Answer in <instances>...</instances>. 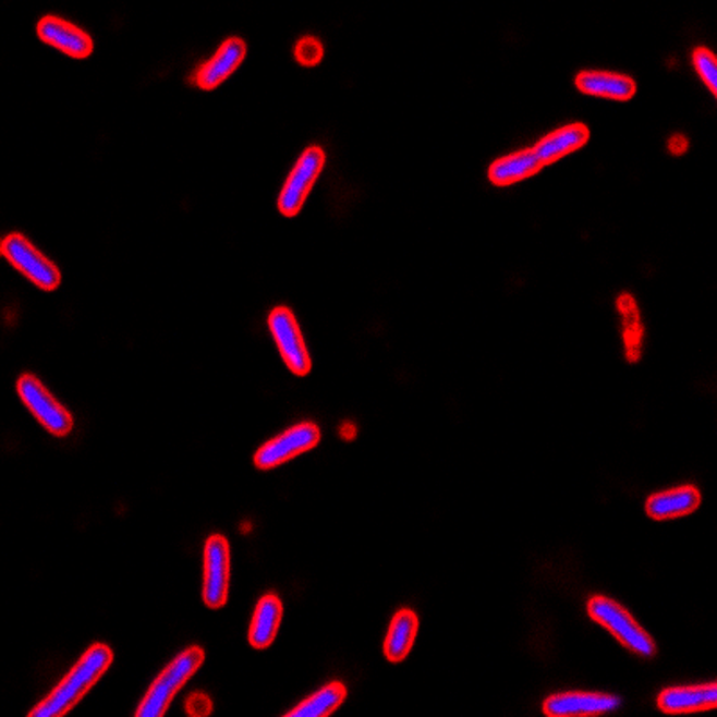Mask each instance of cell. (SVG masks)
Wrapping results in <instances>:
<instances>
[{"instance_id": "obj_1", "label": "cell", "mask_w": 717, "mask_h": 717, "mask_svg": "<svg viewBox=\"0 0 717 717\" xmlns=\"http://www.w3.org/2000/svg\"><path fill=\"white\" fill-rule=\"evenodd\" d=\"M113 663V652L107 644H94L88 647L83 657L77 660L76 666L66 672L49 696L44 697L33 710L31 717H60L71 713L77 703L86 696L102 675L110 669Z\"/></svg>"}, {"instance_id": "obj_2", "label": "cell", "mask_w": 717, "mask_h": 717, "mask_svg": "<svg viewBox=\"0 0 717 717\" xmlns=\"http://www.w3.org/2000/svg\"><path fill=\"white\" fill-rule=\"evenodd\" d=\"M203 663H205V652L199 646L189 647L180 653L151 683V688L138 705L137 717L163 716L178 691L193 678Z\"/></svg>"}, {"instance_id": "obj_3", "label": "cell", "mask_w": 717, "mask_h": 717, "mask_svg": "<svg viewBox=\"0 0 717 717\" xmlns=\"http://www.w3.org/2000/svg\"><path fill=\"white\" fill-rule=\"evenodd\" d=\"M586 610H588L592 621L607 628L608 632L616 636L622 646L632 649L636 655L649 658L657 653V646L652 636L647 635L646 630L633 619L627 608L621 607L610 597H592L586 605Z\"/></svg>"}, {"instance_id": "obj_4", "label": "cell", "mask_w": 717, "mask_h": 717, "mask_svg": "<svg viewBox=\"0 0 717 717\" xmlns=\"http://www.w3.org/2000/svg\"><path fill=\"white\" fill-rule=\"evenodd\" d=\"M0 252L4 255L5 260L29 282L35 283L36 288L44 291H56L61 285V271L54 263L36 248L29 239L24 238L22 233H10L4 241L0 243Z\"/></svg>"}, {"instance_id": "obj_5", "label": "cell", "mask_w": 717, "mask_h": 717, "mask_svg": "<svg viewBox=\"0 0 717 717\" xmlns=\"http://www.w3.org/2000/svg\"><path fill=\"white\" fill-rule=\"evenodd\" d=\"M16 391L44 429L58 438L71 435L74 429L72 414L41 385L40 379H36L33 374H24L16 382Z\"/></svg>"}, {"instance_id": "obj_6", "label": "cell", "mask_w": 717, "mask_h": 717, "mask_svg": "<svg viewBox=\"0 0 717 717\" xmlns=\"http://www.w3.org/2000/svg\"><path fill=\"white\" fill-rule=\"evenodd\" d=\"M325 162L327 157L321 147L311 146L302 153L278 196V210L282 216L294 218L302 210L314 183L324 171Z\"/></svg>"}, {"instance_id": "obj_7", "label": "cell", "mask_w": 717, "mask_h": 717, "mask_svg": "<svg viewBox=\"0 0 717 717\" xmlns=\"http://www.w3.org/2000/svg\"><path fill=\"white\" fill-rule=\"evenodd\" d=\"M269 330L277 343L278 352L282 355L283 363L294 375L305 377L313 368V361L308 355L304 333L300 330L299 321L293 311L289 307H275L269 313Z\"/></svg>"}, {"instance_id": "obj_8", "label": "cell", "mask_w": 717, "mask_h": 717, "mask_svg": "<svg viewBox=\"0 0 717 717\" xmlns=\"http://www.w3.org/2000/svg\"><path fill=\"white\" fill-rule=\"evenodd\" d=\"M319 440H321V430H319L318 425L313 424V422L294 425L282 435H278L274 440L264 443L255 452L253 463L258 470L277 469V466L294 460L296 455L316 449Z\"/></svg>"}, {"instance_id": "obj_9", "label": "cell", "mask_w": 717, "mask_h": 717, "mask_svg": "<svg viewBox=\"0 0 717 717\" xmlns=\"http://www.w3.org/2000/svg\"><path fill=\"white\" fill-rule=\"evenodd\" d=\"M230 544L222 535L208 536L205 544V578H203V601L208 608L218 610L228 601L230 588Z\"/></svg>"}, {"instance_id": "obj_10", "label": "cell", "mask_w": 717, "mask_h": 717, "mask_svg": "<svg viewBox=\"0 0 717 717\" xmlns=\"http://www.w3.org/2000/svg\"><path fill=\"white\" fill-rule=\"evenodd\" d=\"M36 35L47 46L54 47L63 54L85 60L94 52V40L82 27L74 26L60 16L47 15L38 22Z\"/></svg>"}, {"instance_id": "obj_11", "label": "cell", "mask_w": 717, "mask_h": 717, "mask_svg": "<svg viewBox=\"0 0 717 717\" xmlns=\"http://www.w3.org/2000/svg\"><path fill=\"white\" fill-rule=\"evenodd\" d=\"M621 700L603 692H560L544 702V713L551 717L599 716L611 713Z\"/></svg>"}, {"instance_id": "obj_12", "label": "cell", "mask_w": 717, "mask_h": 717, "mask_svg": "<svg viewBox=\"0 0 717 717\" xmlns=\"http://www.w3.org/2000/svg\"><path fill=\"white\" fill-rule=\"evenodd\" d=\"M246 52L248 47L244 40L235 36L228 38L222 41L219 51L194 72V83L202 90H216L222 82H227L228 77L232 76L233 72L238 71L246 58Z\"/></svg>"}, {"instance_id": "obj_13", "label": "cell", "mask_w": 717, "mask_h": 717, "mask_svg": "<svg viewBox=\"0 0 717 717\" xmlns=\"http://www.w3.org/2000/svg\"><path fill=\"white\" fill-rule=\"evenodd\" d=\"M716 683L666 689L658 696V708L666 714L705 713L716 708Z\"/></svg>"}, {"instance_id": "obj_14", "label": "cell", "mask_w": 717, "mask_h": 717, "mask_svg": "<svg viewBox=\"0 0 717 717\" xmlns=\"http://www.w3.org/2000/svg\"><path fill=\"white\" fill-rule=\"evenodd\" d=\"M702 505V494L694 486H680L675 490L658 491L646 500L647 515L653 521H669L691 515Z\"/></svg>"}, {"instance_id": "obj_15", "label": "cell", "mask_w": 717, "mask_h": 717, "mask_svg": "<svg viewBox=\"0 0 717 717\" xmlns=\"http://www.w3.org/2000/svg\"><path fill=\"white\" fill-rule=\"evenodd\" d=\"M588 138H591V130L581 122H574V124L560 127V130L546 135L533 147V151L536 153L542 166H551V163L558 162L567 155L581 149L588 142Z\"/></svg>"}, {"instance_id": "obj_16", "label": "cell", "mask_w": 717, "mask_h": 717, "mask_svg": "<svg viewBox=\"0 0 717 717\" xmlns=\"http://www.w3.org/2000/svg\"><path fill=\"white\" fill-rule=\"evenodd\" d=\"M578 90L586 96L605 97L611 101H630L636 94L632 77L613 72L583 71L576 76Z\"/></svg>"}, {"instance_id": "obj_17", "label": "cell", "mask_w": 717, "mask_h": 717, "mask_svg": "<svg viewBox=\"0 0 717 717\" xmlns=\"http://www.w3.org/2000/svg\"><path fill=\"white\" fill-rule=\"evenodd\" d=\"M282 616V601L277 594H266L260 597V601L253 611L252 624H250L248 639L252 647L266 649L274 644Z\"/></svg>"}, {"instance_id": "obj_18", "label": "cell", "mask_w": 717, "mask_h": 717, "mask_svg": "<svg viewBox=\"0 0 717 717\" xmlns=\"http://www.w3.org/2000/svg\"><path fill=\"white\" fill-rule=\"evenodd\" d=\"M542 167L544 166L533 149H522V151L497 158L488 169V178L497 187H508V185L535 177Z\"/></svg>"}, {"instance_id": "obj_19", "label": "cell", "mask_w": 717, "mask_h": 717, "mask_svg": "<svg viewBox=\"0 0 717 717\" xmlns=\"http://www.w3.org/2000/svg\"><path fill=\"white\" fill-rule=\"evenodd\" d=\"M418 635V617L410 608L397 611L389 624L385 641V657L389 663L399 664L408 658Z\"/></svg>"}, {"instance_id": "obj_20", "label": "cell", "mask_w": 717, "mask_h": 717, "mask_svg": "<svg viewBox=\"0 0 717 717\" xmlns=\"http://www.w3.org/2000/svg\"><path fill=\"white\" fill-rule=\"evenodd\" d=\"M347 697V688L341 682L325 685L321 691L314 692L313 696L300 703L299 707L289 710V717H321L330 716L343 705Z\"/></svg>"}, {"instance_id": "obj_21", "label": "cell", "mask_w": 717, "mask_h": 717, "mask_svg": "<svg viewBox=\"0 0 717 717\" xmlns=\"http://www.w3.org/2000/svg\"><path fill=\"white\" fill-rule=\"evenodd\" d=\"M617 308L621 311L622 321H624V343H627L628 361L636 363L641 358L642 339H644L639 308H636L635 300L630 294H622L621 299L617 300Z\"/></svg>"}, {"instance_id": "obj_22", "label": "cell", "mask_w": 717, "mask_h": 717, "mask_svg": "<svg viewBox=\"0 0 717 717\" xmlns=\"http://www.w3.org/2000/svg\"><path fill=\"white\" fill-rule=\"evenodd\" d=\"M692 63L710 94L717 96V61L714 52L708 51L707 47H696L692 52Z\"/></svg>"}, {"instance_id": "obj_23", "label": "cell", "mask_w": 717, "mask_h": 717, "mask_svg": "<svg viewBox=\"0 0 717 717\" xmlns=\"http://www.w3.org/2000/svg\"><path fill=\"white\" fill-rule=\"evenodd\" d=\"M325 49L321 41L314 36H305L294 47V58L299 61L300 65L316 66L324 60Z\"/></svg>"}, {"instance_id": "obj_24", "label": "cell", "mask_w": 717, "mask_h": 717, "mask_svg": "<svg viewBox=\"0 0 717 717\" xmlns=\"http://www.w3.org/2000/svg\"><path fill=\"white\" fill-rule=\"evenodd\" d=\"M187 713L193 714V716H207V714L212 713V703L205 694L196 692V694L189 697Z\"/></svg>"}, {"instance_id": "obj_25", "label": "cell", "mask_w": 717, "mask_h": 717, "mask_svg": "<svg viewBox=\"0 0 717 717\" xmlns=\"http://www.w3.org/2000/svg\"><path fill=\"white\" fill-rule=\"evenodd\" d=\"M689 149V142L688 138L682 137V135H675V137L669 141V151L672 153V155H677V157H680V155H683V153L688 151Z\"/></svg>"}]
</instances>
